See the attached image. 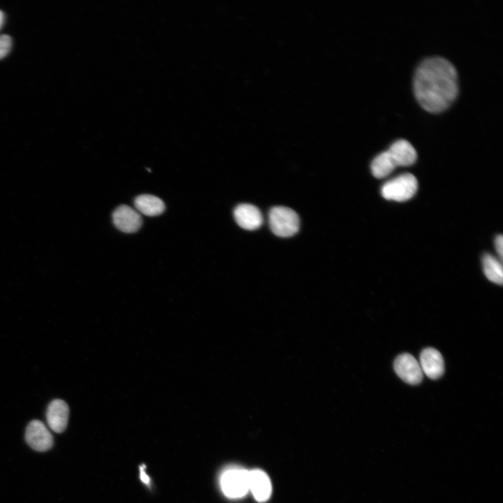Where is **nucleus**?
Wrapping results in <instances>:
<instances>
[{
	"instance_id": "1",
	"label": "nucleus",
	"mask_w": 503,
	"mask_h": 503,
	"mask_svg": "<svg viewBox=\"0 0 503 503\" xmlns=\"http://www.w3.org/2000/svg\"><path fill=\"white\" fill-rule=\"evenodd\" d=\"M414 91L418 102L427 111L436 113L446 110L458 92L455 66L443 57L425 59L415 72Z\"/></svg>"
},
{
	"instance_id": "2",
	"label": "nucleus",
	"mask_w": 503,
	"mask_h": 503,
	"mask_svg": "<svg viewBox=\"0 0 503 503\" xmlns=\"http://www.w3.org/2000/svg\"><path fill=\"white\" fill-rule=\"evenodd\" d=\"M269 226L277 236L288 238L298 233L300 219L292 209L284 206H275L270 209L268 214Z\"/></svg>"
},
{
	"instance_id": "3",
	"label": "nucleus",
	"mask_w": 503,
	"mask_h": 503,
	"mask_svg": "<svg viewBox=\"0 0 503 503\" xmlns=\"http://www.w3.org/2000/svg\"><path fill=\"white\" fill-rule=\"evenodd\" d=\"M418 189V182L411 173L400 175L386 182L381 189L382 196L387 200L405 201L414 196Z\"/></svg>"
},
{
	"instance_id": "4",
	"label": "nucleus",
	"mask_w": 503,
	"mask_h": 503,
	"mask_svg": "<svg viewBox=\"0 0 503 503\" xmlns=\"http://www.w3.org/2000/svg\"><path fill=\"white\" fill-rule=\"evenodd\" d=\"M220 484L226 496L244 497L249 491V471L240 467H228L221 474Z\"/></svg>"
},
{
	"instance_id": "5",
	"label": "nucleus",
	"mask_w": 503,
	"mask_h": 503,
	"mask_svg": "<svg viewBox=\"0 0 503 503\" xmlns=\"http://www.w3.org/2000/svg\"><path fill=\"white\" fill-rule=\"evenodd\" d=\"M25 440L34 450L44 452L50 449L54 444L52 434L38 420L31 421L25 431Z\"/></svg>"
},
{
	"instance_id": "6",
	"label": "nucleus",
	"mask_w": 503,
	"mask_h": 503,
	"mask_svg": "<svg viewBox=\"0 0 503 503\" xmlns=\"http://www.w3.org/2000/svg\"><path fill=\"white\" fill-rule=\"evenodd\" d=\"M394 370L398 376L409 384H418L423 379L419 363L409 353L400 354L395 358Z\"/></svg>"
},
{
	"instance_id": "7",
	"label": "nucleus",
	"mask_w": 503,
	"mask_h": 503,
	"mask_svg": "<svg viewBox=\"0 0 503 503\" xmlns=\"http://www.w3.org/2000/svg\"><path fill=\"white\" fill-rule=\"evenodd\" d=\"M115 226L124 233H134L141 226L140 214L128 205H122L117 207L112 214Z\"/></svg>"
},
{
	"instance_id": "8",
	"label": "nucleus",
	"mask_w": 503,
	"mask_h": 503,
	"mask_svg": "<svg viewBox=\"0 0 503 503\" xmlns=\"http://www.w3.org/2000/svg\"><path fill=\"white\" fill-rule=\"evenodd\" d=\"M419 365L423 373L432 379L439 378L444 371L443 357L440 352L434 348H425L422 351Z\"/></svg>"
},
{
	"instance_id": "9",
	"label": "nucleus",
	"mask_w": 503,
	"mask_h": 503,
	"mask_svg": "<svg viewBox=\"0 0 503 503\" xmlns=\"http://www.w3.org/2000/svg\"><path fill=\"white\" fill-rule=\"evenodd\" d=\"M69 415L68 404L62 400H52L46 411L47 422L52 430L61 433L67 426Z\"/></svg>"
},
{
	"instance_id": "10",
	"label": "nucleus",
	"mask_w": 503,
	"mask_h": 503,
	"mask_svg": "<svg viewBox=\"0 0 503 503\" xmlns=\"http://www.w3.org/2000/svg\"><path fill=\"white\" fill-rule=\"evenodd\" d=\"M234 218L242 228L253 231L258 228L263 219L259 209L251 204H240L234 210Z\"/></svg>"
},
{
	"instance_id": "11",
	"label": "nucleus",
	"mask_w": 503,
	"mask_h": 503,
	"mask_svg": "<svg viewBox=\"0 0 503 503\" xmlns=\"http://www.w3.org/2000/svg\"><path fill=\"white\" fill-rule=\"evenodd\" d=\"M249 490L257 501H266L272 492L271 482L267 474L258 469L249 471Z\"/></svg>"
},
{
	"instance_id": "12",
	"label": "nucleus",
	"mask_w": 503,
	"mask_h": 503,
	"mask_svg": "<svg viewBox=\"0 0 503 503\" xmlns=\"http://www.w3.org/2000/svg\"><path fill=\"white\" fill-rule=\"evenodd\" d=\"M396 166H407L413 164L417 158L416 150L406 140L400 139L393 143L387 150Z\"/></svg>"
},
{
	"instance_id": "13",
	"label": "nucleus",
	"mask_w": 503,
	"mask_h": 503,
	"mask_svg": "<svg viewBox=\"0 0 503 503\" xmlns=\"http://www.w3.org/2000/svg\"><path fill=\"white\" fill-rule=\"evenodd\" d=\"M136 210L140 213L149 217H154L162 214L165 205L161 199L150 194L137 196L134 201Z\"/></svg>"
},
{
	"instance_id": "14",
	"label": "nucleus",
	"mask_w": 503,
	"mask_h": 503,
	"mask_svg": "<svg viewBox=\"0 0 503 503\" xmlns=\"http://www.w3.org/2000/svg\"><path fill=\"white\" fill-rule=\"evenodd\" d=\"M396 167L386 150L380 153L373 159L371 163V171L375 177L383 178L391 173Z\"/></svg>"
},
{
	"instance_id": "15",
	"label": "nucleus",
	"mask_w": 503,
	"mask_h": 503,
	"mask_svg": "<svg viewBox=\"0 0 503 503\" xmlns=\"http://www.w3.org/2000/svg\"><path fill=\"white\" fill-rule=\"evenodd\" d=\"M482 262L486 277L493 283L502 285L503 281L502 262L490 254H485Z\"/></svg>"
},
{
	"instance_id": "16",
	"label": "nucleus",
	"mask_w": 503,
	"mask_h": 503,
	"mask_svg": "<svg viewBox=\"0 0 503 503\" xmlns=\"http://www.w3.org/2000/svg\"><path fill=\"white\" fill-rule=\"evenodd\" d=\"M12 46V40L8 35L0 36V59L5 57L10 52Z\"/></svg>"
},
{
	"instance_id": "17",
	"label": "nucleus",
	"mask_w": 503,
	"mask_h": 503,
	"mask_svg": "<svg viewBox=\"0 0 503 503\" xmlns=\"http://www.w3.org/2000/svg\"><path fill=\"white\" fill-rule=\"evenodd\" d=\"M495 246L496 251L500 256V261L502 262L503 256V238L502 235H499L496 237L495 241Z\"/></svg>"
},
{
	"instance_id": "18",
	"label": "nucleus",
	"mask_w": 503,
	"mask_h": 503,
	"mask_svg": "<svg viewBox=\"0 0 503 503\" xmlns=\"http://www.w3.org/2000/svg\"><path fill=\"white\" fill-rule=\"evenodd\" d=\"M4 22V14L0 10V29L1 28L2 25Z\"/></svg>"
}]
</instances>
